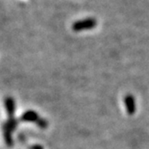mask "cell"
I'll return each instance as SVG.
<instances>
[{
    "mask_svg": "<svg viewBox=\"0 0 149 149\" xmlns=\"http://www.w3.org/2000/svg\"><path fill=\"white\" fill-rule=\"evenodd\" d=\"M17 121L15 119H14V117L9 118L7 122L4 124L3 127V131H4V137L7 146H11L13 145V139H12V131L16 127Z\"/></svg>",
    "mask_w": 149,
    "mask_h": 149,
    "instance_id": "obj_1",
    "label": "cell"
},
{
    "mask_svg": "<svg viewBox=\"0 0 149 149\" xmlns=\"http://www.w3.org/2000/svg\"><path fill=\"white\" fill-rule=\"evenodd\" d=\"M97 24L96 20L90 17L86 18L84 20H79L74 22L72 25V29L74 31H86V30H91L93 29Z\"/></svg>",
    "mask_w": 149,
    "mask_h": 149,
    "instance_id": "obj_2",
    "label": "cell"
},
{
    "mask_svg": "<svg viewBox=\"0 0 149 149\" xmlns=\"http://www.w3.org/2000/svg\"><path fill=\"white\" fill-rule=\"evenodd\" d=\"M5 106H6V112L9 116V118L14 116L15 113V101L11 97H7L5 100Z\"/></svg>",
    "mask_w": 149,
    "mask_h": 149,
    "instance_id": "obj_3",
    "label": "cell"
},
{
    "mask_svg": "<svg viewBox=\"0 0 149 149\" xmlns=\"http://www.w3.org/2000/svg\"><path fill=\"white\" fill-rule=\"evenodd\" d=\"M38 116L36 115V113L33 111H26L24 114H23L22 116V120L24 121H35L37 120Z\"/></svg>",
    "mask_w": 149,
    "mask_h": 149,
    "instance_id": "obj_4",
    "label": "cell"
}]
</instances>
